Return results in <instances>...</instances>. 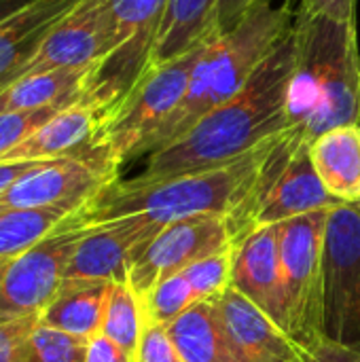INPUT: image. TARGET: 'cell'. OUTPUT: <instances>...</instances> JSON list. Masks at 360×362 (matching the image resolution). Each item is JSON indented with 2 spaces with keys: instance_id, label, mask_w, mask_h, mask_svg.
<instances>
[{
  "instance_id": "1",
  "label": "cell",
  "mask_w": 360,
  "mask_h": 362,
  "mask_svg": "<svg viewBox=\"0 0 360 362\" xmlns=\"http://www.w3.org/2000/svg\"><path fill=\"white\" fill-rule=\"evenodd\" d=\"M295 23L246 87L197 121L180 140L149 155L142 178H168L227 165L289 129V95L297 70Z\"/></svg>"
},
{
  "instance_id": "2",
  "label": "cell",
  "mask_w": 360,
  "mask_h": 362,
  "mask_svg": "<svg viewBox=\"0 0 360 362\" xmlns=\"http://www.w3.org/2000/svg\"><path fill=\"white\" fill-rule=\"evenodd\" d=\"M280 136L214 170L168 178H117L104 187L79 212V216L87 227H98L127 216H146L159 225L202 214L229 216L252 193Z\"/></svg>"
},
{
  "instance_id": "3",
  "label": "cell",
  "mask_w": 360,
  "mask_h": 362,
  "mask_svg": "<svg viewBox=\"0 0 360 362\" xmlns=\"http://www.w3.org/2000/svg\"><path fill=\"white\" fill-rule=\"evenodd\" d=\"M297 70L289 95V127L312 144L329 129L359 123L360 53L356 21L299 17Z\"/></svg>"
},
{
  "instance_id": "4",
  "label": "cell",
  "mask_w": 360,
  "mask_h": 362,
  "mask_svg": "<svg viewBox=\"0 0 360 362\" xmlns=\"http://www.w3.org/2000/svg\"><path fill=\"white\" fill-rule=\"evenodd\" d=\"M291 0L257 4L229 34L208 45L197 62L189 89L176 110L146 142L142 155H153L180 140L197 121L238 95L257 68L295 23Z\"/></svg>"
},
{
  "instance_id": "5",
  "label": "cell",
  "mask_w": 360,
  "mask_h": 362,
  "mask_svg": "<svg viewBox=\"0 0 360 362\" xmlns=\"http://www.w3.org/2000/svg\"><path fill=\"white\" fill-rule=\"evenodd\" d=\"M337 206L342 202L325 189L314 170L310 144L299 129L289 127L280 136L252 193L227 216V223L233 246H238L261 227L280 225L295 216L333 210Z\"/></svg>"
},
{
  "instance_id": "6",
  "label": "cell",
  "mask_w": 360,
  "mask_h": 362,
  "mask_svg": "<svg viewBox=\"0 0 360 362\" xmlns=\"http://www.w3.org/2000/svg\"><path fill=\"white\" fill-rule=\"evenodd\" d=\"M208 45L151 68L125 104L104 123L95 151L119 170L127 161L142 157L146 142L182 102L193 70Z\"/></svg>"
},
{
  "instance_id": "7",
  "label": "cell",
  "mask_w": 360,
  "mask_h": 362,
  "mask_svg": "<svg viewBox=\"0 0 360 362\" xmlns=\"http://www.w3.org/2000/svg\"><path fill=\"white\" fill-rule=\"evenodd\" d=\"M115 23V49L93 70L85 100L104 123L125 104L153 66L168 0H106Z\"/></svg>"
},
{
  "instance_id": "8",
  "label": "cell",
  "mask_w": 360,
  "mask_h": 362,
  "mask_svg": "<svg viewBox=\"0 0 360 362\" xmlns=\"http://www.w3.org/2000/svg\"><path fill=\"white\" fill-rule=\"evenodd\" d=\"M331 210H316L278 225L286 333L308 348L323 337V252Z\"/></svg>"
},
{
  "instance_id": "9",
  "label": "cell",
  "mask_w": 360,
  "mask_h": 362,
  "mask_svg": "<svg viewBox=\"0 0 360 362\" xmlns=\"http://www.w3.org/2000/svg\"><path fill=\"white\" fill-rule=\"evenodd\" d=\"M320 333L360 352V204H342L327 218Z\"/></svg>"
},
{
  "instance_id": "10",
  "label": "cell",
  "mask_w": 360,
  "mask_h": 362,
  "mask_svg": "<svg viewBox=\"0 0 360 362\" xmlns=\"http://www.w3.org/2000/svg\"><path fill=\"white\" fill-rule=\"evenodd\" d=\"M79 212L30 250L13 259H0V322L40 316L51 303L64 282L74 248L91 231L83 225Z\"/></svg>"
},
{
  "instance_id": "11",
  "label": "cell",
  "mask_w": 360,
  "mask_h": 362,
  "mask_svg": "<svg viewBox=\"0 0 360 362\" xmlns=\"http://www.w3.org/2000/svg\"><path fill=\"white\" fill-rule=\"evenodd\" d=\"M119 172L102 155L38 161L0 195V206L66 208L79 212L104 187L115 182Z\"/></svg>"
},
{
  "instance_id": "12",
  "label": "cell",
  "mask_w": 360,
  "mask_h": 362,
  "mask_svg": "<svg viewBox=\"0 0 360 362\" xmlns=\"http://www.w3.org/2000/svg\"><path fill=\"white\" fill-rule=\"evenodd\" d=\"M233 246L227 216L202 214L163 225L129 269V286L142 299L155 284L182 274L199 259Z\"/></svg>"
},
{
  "instance_id": "13",
  "label": "cell",
  "mask_w": 360,
  "mask_h": 362,
  "mask_svg": "<svg viewBox=\"0 0 360 362\" xmlns=\"http://www.w3.org/2000/svg\"><path fill=\"white\" fill-rule=\"evenodd\" d=\"M115 49V23L106 0H79L40 42L13 81L64 68H98ZM11 81V83H13Z\"/></svg>"
},
{
  "instance_id": "14",
  "label": "cell",
  "mask_w": 360,
  "mask_h": 362,
  "mask_svg": "<svg viewBox=\"0 0 360 362\" xmlns=\"http://www.w3.org/2000/svg\"><path fill=\"white\" fill-rule=\"evenodd\" d=\"M161 227L146 216H127L91 227L74 248L64 280L127 282L132 263Z\"/></svg>"
},
{
  "instance_id": "15",
  "label": "cell",
  "mask_w": 360,
  "mask_h": 362,
  "mask_svg": "<svg viewBox=\"0 0 360 362\" xmlns=\"http://www.w3.org/2000/svg\"><path fill=\"white\" fill-rule=\"evenodd\" d=\"M214 303L240 362H308L306 350L238 291L227 288Z\"/></svg>"
},
{
  "instance_id": "16",
  "label": "cell",
  "mask_w": 360,
  "mask_h": 362,
  "mask_svg": "<svg viewBox=\"0 0 360 362\" xmlns=\"http://www.w3.org/2000/svg\"><path fill=\"white\" fill-rule=\"evenodd\" d=\"M231 288L284 329L286 314L278 225L261 227L236 246Z\"/></svg>"
},
{
  "instance_id": "17",
  "label": "cell",
  "mask_w": 360,
  "mask_h": 362,
  "mask_svg": "<svg viewBox=\"0 0 360 362\" xmlns=\"http://www.w3.org/2000/svg\"><path fill=\"white\" fill-rule=\"evenodd\" d=\"M104 127V115L85 98L59 110L42 127H38L19 146L8 151L0 163L13 161H49L64 157L100 155L95 151Z\"/></svg>"
},
{
  "instance_id": "18",
  "label": "cell",
  "mask_w": 360,
  "mask_h": 362,
  "mask_svg": "<svg viewBox=\"0 0 360 362\" xmlns=\"http://www.w3.org/2000/svg\"><path fill=\"white\" fill-rule=\"evenodd\" d=\"M79 0H32L0 21V89L30 62L51 28Z\"/></svg>"
},
{
  "instance_id": "19",
  "label": "cell",
  "mask_w": 360,
  "mask_h": 362,
  "mask_svg": "<svg viewBox=\"0 0 360 362\" xmlns=\"http://www.w3.org/2000/svg\"><path fill=\"white\" fill-rule=\"evenodd\" d=\"M314 170L325 189L342 204L360 202V125L325 132L310 144Z\"/></svg>"
},
{
  "instance_id": "20",
  "label": "cell",
  "mask_w": 360,
  "mask_h": 362,
  "mask_svg": "<svg viewBox=\"0 0 360 362\" xmlns=\"http://www.w3.org/2000/svg\"><path fill=\"white\" fill-rule=\"evenodd\" d=\"M216 13L219 0H168L151 68L174 62L221 38Z\"/></svg>"
},
{
  "instance_id": "21",
  "label": "cell",
  "mask_w": 360,
  "mask_h": 362,
  "mask_svg": "<svg viewBox=\"0 0 360 362\" xmlns=\"http://www.w3.org/2000/svg\"><path fill=\"white\" fill-rule=\"evenodd\" d=\"M110 291L112 282L64 280L51 303L38 316V325L91 339L102 333Z\"/></svg>"
},
{
  "instance_id": "22",
  "label": "cell",
  "mask_w": 360,
  "mask_h": 362,
  "mask_svg": "<svg viewBox=\"0 0 360 362\" xmlns=\"http://www.w3.org/2000/svg\"><path fill=\"white\" fill-rule=\"evenodd\" d=\"M95 68H64L21 76L0 89V112L74 104L85 98Z\"/></svg>"
},
{
  "instance_id": "23",
  "label": "cell",
  "mask_w": 360,
  "mask_h": 362,
  "mask_svg": "<svg viewBox=\"0 0 360 362\" xmlns=\"http://www.w3.org/2000/svg\"><path fill=\"white\" fill-rule=\"evenodd\" d=\"M168 331L182 362H240L214 301L193 303Z\"/></svg>"
},
{
  "instance_id": "24",
  "label": "cell",
  "mask_w": 360,
  "mask_h": 362,
  "mask_svg": "<svg viewBox=\"0 0 360 362\" xmlns=\"http://www.w3.org/2000/svg\"><path fill=\"white\" fill-rule=\"evenodd\" d=\"M72 210L0 206V259H13L55 231Z\"/></svg>"
},
{
  "instance_id": "25",
  "label": "cell",
  "mask_w": 360,
  "mask_h": 362,
  "mask_svg": "<svg viewBox=\"0 0 360 362\" xmlns=\"http://www.w3.org/2000/svg\"><path fill=\"white\" fill-rule=\"evenodd\" d=\"M144 322H146V314H144L142 299L136 295L129 282H115L106 303L102 333L112 341H117L119 346H123L134 356Z\"/></svg>"
},
{
  "instance_id": "26",
  "label": "cell",
  "mask_w": 360,
  "mask_h": 362,
  "mask_svg": "<svg viewBox=\"0 0 360 362\" xmlns=\"http://www.w3.org/2000/svg\"><path fill=\"white\" fill-rule=\"evenodd\" d=\"M193 303H197V297L185 274H176L168 280H161L142 297L146 318L166 327L180 318Z\"/></svg>"
},
{
  "instance_id": "27",
  "label": "cell",
  "mask_w": 360,
  "mask_h": 362,
  "mask_svg": "<svg viewBox=\"0 0 360 362\" xmlns=\"http://www.w3.org/2000/svg\"><path fill=\"white\" fill-rule=\"evenodd\" d=\"M236 246L208 255L193 263L182 274L187 276L197 301H214L227 288H231V272H233Z\"/></svg>"
},
{
  "instance_id": "28",
  "label": "cell",
  "mask_w": 360,
  "mask_h": 362,
  "mask_svg": "<svg viewBox=\"0 0 360 362\" xmlns=\"http://www.w3.org/2000/svg\"><path fill=\"white\" fill-rule=\"evenodd\" d=\"M87 339L36 325L32 331L25 362H85Z\"/></svg>"
},
{
  "instance_id": "29",
  "label": "cell",
  "mask_w": 360,
  "mask_h": 362,
  "mask_svg": "<svg viewBox=\"0 0 360 362\" xmlns=\"http://www.w3.org/2000/svg\"><path fill=\"white\" fill-rule=\"evenodd\" d=\"M76 104V102H74ZM72 104H55L36 110H17V112H0V159L19 146L25 138H30L38 127H42L51 117Z\"/></svg>"
},
{
  "instance_id": "30",
  "label": "cell",
  "mask_w": 360,
  "mask_h": 362,
  "mask_svg": "<svg viewBox=\"0 0 360 362\" xmlns=\"http://www.w3.org/2000/svg\"><path fill=\"white\" fill-rule=\"evenodd\" d=\"M134 362H182L166 325L146 318Z\"/></svg>"
},
{
  "instance_id": "31",
  "label": "cell",
  "mask_w": 360,
  "mask_h": 362,
  "mask_svg": "<svg viewBox=\"0 0 360 362\" xmlns=\"http://www.w3.org/2000/svg\"><path fill=\"white\" fill-rule=\"evenodd\" d=\"M36 325L38 316L0 322V362H25L28 344Z\"/></svg>"
},
{
  "instance_id": "32",
  "label": "cell",
  "mask_w": 360,
  "mask_h": 362,
  "mask_svg": "<svg viewBox=\"0 0 360 362\" xmlns=\"http://www.w3.org/2000/svg\"><path fill=\"white\" fill-rule=\"evenodd\" d=\"M299 17H329L342 23L356 21V0H301Z\"/></svg>"
},
{
  "instance_id": "33",
  "label": "cell",
  "mask_w": 360,
  "mask_h": 362,
  "mask_svg": "<svg viewBox=\"0 0 360 362\" xmlns=\"http://www.w3.org/2000/svg\"><path fill=\"white\" fill-rule=\"evenodd\" d=\"M265 0H219V13H216V30L219 36L229 34L231 30H236L242 19Z\"/></svg>"
},
{
  "instance_id": "34",
  "label": "cell",
  "mask_w": 360,
  "mask_h": 362,
  "mask_svg": "<svg viewBox=\"0 0 360 362\" xmlns=\"http://www.w3.org/2000/svg\"><path fill=\"white\" fill-rule=\"evenodd\" d=\"M85 362H134V356L104 333H98L87 339Z\"/></svg>"
},
{
  "instance_id": "35",
  "label": "cell",
  "mask_w": 360,
  "mask_h": 362,
  "mask_svg": "<svg viewBox=\"0 0 360 362\" xmlns=\"http://www.w3.org/2000/svg\"><path fill=\"white\" fill-rule=\"evenodd\" d=\"M308 362H360V352L333 344L325 337H320L318 341H314L312 346L303 348Z\"/></svg>"
},
{
  "instance_id": "36",
  "label": "cell",
  "mask_w": 360,
  "mask_h": 362,
  "mask_svg": "<svg viewBox=\"0 0 360 362\" xmlns=\"http://www.w3.org/2000/svg\"><path fill=\"white\" fill-rule=\"evenodd\" d=\"M38 161H13V163H0V195L28 170H32Z\"/></svg>"
},
{
  "instance_id": "37",
  "label": "cell",
  "mask_w": 360,
  "mask_h": 362,
  "mask_svg": "<svg viewBox=\"0 0 360 362\" xmlns=\"http://www.w3.org/2000/svg\"><path fill=\"white\" fill-rule=\"evenodd\" d=\"M28 2H32V0H0V21L2 19H6L8 15H13V13H17L21 6H25Z\"/></svg>"
},
{
  "instance_id": "38",
  "label": "cell",
  "mask_w": 360,
  "mask_h": 362,
  "mask_svg": "<svg viewBox=\"0 0 360 362\" xmlns=\"http://www.w3.org/2000/svg\"><path fill=\"white\" fill-rule=\"evenodd\" d=\"M359 125H360V106H359Z\"/></svg>"
},
{
  "instance_id": "39",
  "label": "cell",
  "mask_w": 360,
  "mask_h": 362,
  "mask_svg": "<svg viewBox=\"0 0 360 362\" xmlns=\"http://www.w3.org/2000/svg\"><path fill=\"white\" fill-rule=\"evenodd\" d=\"M359 204H360V202H359Z\"/></svg>"
}]
</instances>
